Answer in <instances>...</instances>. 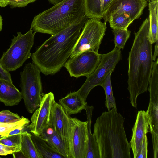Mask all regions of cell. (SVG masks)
Segmentation results:
<instances>
[{
  "instance_id": "cell-34",
  "label": "cell",
  "mask_w": 158,
  "mask_h": 158,
  "mask_svg": "<svg viewBox=\"0 0 158 158\" xmlns=\"http://www.w3.org/2000/svg\"><path fill=\"white\" fill-rule=\"evenodd\" d=\"M156 44L154 47V54H153V61H155L156 60V59L157 58L156 57L158 56V40L156 42Z\"/></svg>"
},
{
  "instance_id": "cell-18",
  "label": "cell",
  "mask_w": 158,
  "mask_h": 158,
  "mask_svg": "<svg viewBox=\"0 0 158 158\" xmlns=\"http://www.w3.org/2000/svg\"><path fill=\"white\" fill-rule=\"evenodd\" d=\"M59 103L70 115L80 113L88 105L77 91L69 93L60 99Z\"/></svg>"
},
{
  "instance_id": "cell-27",
  "label": "cell",
  "mask_w": 158,
  "mask_h": 158,
  "mask_svg": "<svg viewBox=\"0 0 158 158\" xmlns=\"http://www.w3.org/2000/svg\"><path fill=\"white\" fill-rule=\"evenodd\" d=\"M29 120L23 117L20 120L14 123H6L0 126V138L7 136L9 133L15 129L23 125H28Z\"/></svg>"
},
{
  "instance_id": "cell-24",
  "label": "cell",
  "mask_w": 158,
  "mask_h": 158,
  "mask_svg": "<svg viewBox=\"0 0 158 158\" xmlns=\"http://www.w3.org/2000/svg\"><path fill=\"white\" fill-rule=\"evenodd\" d=\"M111 73H110L106 77L102 86L106 95L105 106L108 110L112 108L117 110L115 99L113 93L111 79Z\"/></svg>"
},
{
  "instance_id": "cell-25",
  "label": "cell",
  "mask_w": 158,
  "mask_h": 158,
  "mask_svg": "<svg viewBox=\"0 0 158 158\" xmlns=\"http://www.w3.org/2000/svg\"><path fill=\"white\" fill-rule=\"evenodd\" d=\"M108 21L112 29L124 30L127 29L133 22L128 15L123 14L114 15L110 18Z\"/></svg>"
},
{
  "instance_id": "cell-29",
  "label": "cell",
  "mask_w": 158,
  "mask_h": 158,
  "mask_svg": "<svg viewBox=\"0 0 158 158\" xmlns=\"http://www.w3.org/2000/svg\"><path fill=\"white\" fill-rule=\"evenodd\" d=\"M21 118L17 114L8 110L0 111V122L4 123H14L20 120Z\"/></svg>"
},
{
  "instance_id": "cell-14",
  "label": "cell",
  "mask_w": 158,
  "mask_h": 158,
  "mask_svg": "<svg viewBox=\"0 0 158 158\" xmlns=\"http://www.w3.org/2000/svg\"><path fill=\"white\" fill-rule=\"evenodd\" d=\"M50 123L56 132L69 143L71 130V117L59 103H54L52 110Z\"/></svg>"
},
{
  "instance_id": "cell-28",
  "label": "cell",
  "mask_w": 158,
  "mask_h": 158,
  "mask_svg": "<svg viewBox=\"0 0 158 158\" xmlns=\"http://www.w3.org/2000/svg\"><path fill=\"white\" fill-rule=\"evenodd\" d=\"M21 134L8 135L0 138V143L9 146L20 147Z\"/></svg>"
},
{
  "instance_id": "cell-12",
  "label": "cell",
  "mask_w": 158,
  "mask_h": 158,
  "mask_svg": "<svg viewBox=\"0 0 158 158\" xmlns=\"http://www.w3.org/2000/svg\"><path fill=\"white\" fill-rule=\"evenodd\" d=\"M55 102L52 92L44 94L39 107L31 118V123L26 128L31 133L40 135L50 123L52 110Z\"/></svg>"
},
{
  "instance_id": "cell-10",
  "label": "cell",
  "mask_w": 158,
  "mask_h": 158,
  "mask_svg": "<svg viewBox=\"0 0 158 158\" xmlns=\"http://www.w3.org/2000/svg\"><path fill=\"white\" fill-rule=\"evenodd\" d=\"M148 89L150 100L146 111L149 117V131L152 135L154 158L158 157V76L152 74Z\"/></svg>"
},
{
  "instance_id": "cell-6",
  "label": "cell",
  "mask_w": 158,
  "mask_h": 158,
  "mask_svg": "<svg viewBox=\"0 0 158 158\" xmlns=\"http://www.w3.org/2000/svg\"><path fill=\"white\" fill-rule=\"evenodd\" d=\"M38 67L33 63H29L20 73L21 93L26 108L33 113L39 107L44 94Z\"/></svg>"
},
{
  "instance_id": "cell-36",
  "label": "cell",
  "mask_w": 158,
  "mask_h": 158,
  "mask_svg": "<svg viewBox=\"0 0 158 158\" xmlns=\"http://www.w3.org/2000/svg\"><path fill=\"white\" fill-rule=\"evenodd\" d=\"M14 158H25L22 152L20 150L12 154Z\"/></svg>"
},
{
  "instance_id": "cell-3",
  "label": "cell",
  "mask_w": 158,
  "mask_h": 158,
  "mask_svg": "<svg viewBox=\"0 0 158 158\" xmlns=\"http://www.w3.org/2000/svg\"><path fill=\"white\" fill-rule=\"evenodd\" d=\"M125 118L114 108L103 112L96 120L93 134L100 158H130L131 144L125 131Z\"/></svg>"
},
{
  "instance_id": "cell-41",
  "label": "cell",
  "mask_w": 158,
  "mask_h": 158,
  "mask_svg": "<svg viewBox=\"0 0 158 158\" xmlns=\"http://www.w3.org/2000/svg\"><path fill=\"white\" fill-rule=\"evenodd\" d=\"M151 2H154V1H158V0H150Z\"/></svg>"
},
{
  "instance_id": "cell-21",
  "label": "cell",
  "mask_w": 158,
  "mask_h": 158,
  "mask_svg": "<svg viewBox=\"0 0 158 158\" xmlns=\"http://www.w3.org/2000/svg\"><path fill=\"white\" fill-rule=\"evenodd\" d=\"M149 28V39L152 44L158 40V1L148 3Z\"/></svg>"
},
{
  "instance_id": "cell-13",
  "label": "cell",
  "mask_w": 158,
  "mask_h": 158,
  "mask_svg": "<svg viewBox=\"0 0 158 158\" xmlns=\"http://www.w3.org/2000/svg\"><path fill=\"white\" fill-rule=\"evenodd\" d=\"M145 0H113L103 15L106 24L113 16L121 14L128 15L133 21L139 18L147 6Z\"/></svg>"
},
{
  "instance_id": "cell-8",
  "label": "cell",
  "mask_w": 158,
  "mask_h": 158,
  "mask_svg": "<svg viewBox=\"0 0 158 158\" xmlns=\"http://www.w3.org/2000/svg\"><path fill=\"white\" fill-rule=\"evenodd\" d=\"M88 19L77 39L70 58L86 51L98 52L107 28L106 24L99 19Z\"/></svg>"
},
{
  "instance_id": "cell-2",
  "label": "cell",
  "mask_w": 158,
  "mask_h": 158,
  "mask_svg": "<svg viewBox=\"0 0 158 158\" xmlns=\"http://www.w3.org/2000/svg\"><path fill=\"white\" fill-rule=\"evenodd\" d=\"M149 17L144 20L135 38L128 58L127 89L132 106L137 108L138 96L147 91L153 64L152 44L149 39Z\"/></svg>"
},
{
  "instance_id": "cell-31",
  "label": "cell",
  "mask_w": 158,
  "mask_h": 158,
  "mask_svg": "<svg viewBox=\"0 0 158 158\" xmlns=\"http://www.w3.org/2000/svg\"><path fill=\"white\" fill-rule=\"evenodd\" d=\"M20 150L19 146H9L0 143V155L6 156Z\"/></svg>"
},
{
  "instance_id": "cell-11",
  "label": "cell",
  "mask_w": 158,
  "mask_h": 158,
  "mask_svg": "<svg viewBox=\"0 0 158 158\" xmlns=\"http://www.w3.org/2000/svg\"><path fill=\"white\" fill-rule=\"evenodd\" d=\"M88 142L87 121L71 118L69 142L70 158H85Z\"/></svg>"
},
{
  "instance_id": "cell-5",
  "label": "cell",
  "mask_w": 158,
  "mask_h": 158,
  "mask_svg": "<svg viewBox=\"0 0 158 158\" xmlns=\"http://www.w3.org/2000/svg\"><path fill=\"white\" fill-rule=\"evenodd\" d=\"M35 33L31 28L24 34L17 32V35L12 39L10 47L0 59V64L9 72L22 66L31 56Z\"/></svg>"
},
{
  "instance_id": "cell-22",
  "label": "cell",
  "mask_w": 158,
  "mask_h": 158,
  "mask_svg": "<svg viewBox=\"0 0 158 158\" xmlns=\"http://www.w3.org/2000/svg\"><path fill=\"white\" fill-rule=\"evenodd\" d=\"M20 150L25 158H42L32 140L31 133L26 131L21 134Z\"/></svg>"
},
{
  "instance_id": "cell-40",
  "label": "cell",
  "mask_w": 158,
  "mask_h": 158,
  "mask_svg": "<svg viewBox=\"0 0 158 158\" xmlns=\"http://www.w3.org/2000/svg\"><path fill=\"white\" fill-rule=\"evenodd\" d=\"M5 123H1V122H0V126L3 125L5 124Z\"/></svg>"
},
{
  "instance_id": "cell-7",
  "label": "cell",
  "mask_w": 158,
  "mask_h": 158,
  "mask_svg": "<svg viewBox=\"0 0 158 158\" xmlns=\"http://www.w3.org/2000/svg\"><path fill=\"white\" fill-rule=\"evenodd\" d=\"M121 58V49L116 47L110 52L102 54L100 61L94 71L89 76L77 91L83 99L86 101L91 90L97 86H102L105 78L114 70Z\"/></svg>"
},
{
  "instance_id": "cell-37",
  "label": "cell",
  "mask_w": 158,
  "mask_h": 158,
  "mask_svg": "<svg viewBox=\"0 0 158 158\" xmlns=\"http://www.w3.org/2000/svg\"><path fill=\"white\" fill-rule=\"evenodd\" d=\"M8 5V0H0V7H4Z\"/></svg>"
},
{
  "instance_id": "cell-15",
  "label": "cell",
  "mask_w": 158,
  "mask_h": 158,
  "mask_svg": "<svg viewBox=\"0 0 158 158\" xmlns=\"http://www.w3.org/2000/svg\"><path fill=\"white\" fill-rule=\"evenodd\" d=\"M149 117L146 111H139L132 129V136L130 142L133 155L136 158L144 136L149 132Z\"/></svg>"
},
{
  "instance_id": "cell-19",
  "label": "cell",
  "mask_w": 158,
  "mask_h": 158,
  "mask_svg": "<svg viewBox=\"0 0 158 158\" xmlns=\"http://www.w3.org/2000/svg\"><path fill=\"white\" fill-rule=\"evenodd\" d=\"M94 107L87 105L85 110L87 121L88 142L85 158H100L98 147L94 137L91 132L92 114Z\"/></svg>"
},
{
  "instance_id": "cell-32",
  "label": "cell",
  "mask_w": 158,
  "mask_h": 158,
  "mask_svg": "<svg viewBox=\"0 0 158 158\" xmlns=\"http://www.w3.org/2000/svg\"><path fill=\"white\" fill-rule=\"evenodd\" d=\"M36 0H8V5L12 8L24 7Z\"/></svg>"
},
{
  "instance_id": "cell-23",
  "label": "cell",
  "mask_w": 158,
  "mask_h": 158,
  "mask_svg": "<svg viewBox=\"0 0 158 158\" xmlns=\"http://www.w3.org/2000/svg\"><path fill=\"white\" fill-rule=\"evenodd\" d=\"M104 0H84L85 15L88 19H102Z\"/></svg>"
},
{
  "instance_id": "cell-39",
  "label": "cell",
  "mask_w": 158,
  "mask_h": 158,
  "mask_svg": "<svg viewBox=\"0 0 158 158\" xmlns=\"http://www.w3.org/2000/svg\"><path fill=\"white\" fill-rule=\"evenodd\" d=\"M3 20L2 17L0 15V32L2 28Z\"/></svg>"
},
{
  "instance_id": "cell-16",
  "label": "cell",
  "mask_w": 158,
  "mask_h": 158,
  "mask_svg": "<svg viewBox=\"0 0 158 158\" xmlns=\"http://www.w3.org/2000/svg\"><path fill=\"white\" fill-rule=\"evenodd\" d=\"M64 158H70L68 142L59 135L49 123L40 135Z\"/></svg>"
},
{
  "instance_id": "cell-20",
  "label": "cell",
  "mask_w": 158,
  "mask_h": 158,
  "mask_svg": "<svg viewBox=\"0 0 158 158\" xmlns=\"http://www.w3.org/2000/svg\"><path fill=\"white\" fill-rule=\"evenodd\" d=\"M31 134L32 140L42 158H64L40 135H37L31 133Z\"/></svg>"
},
{
  "instance_id": "cell-26",
  "label": "cell",
  "mask_w": 158,
  "mask_h": 158,
  "mask_svg": "<svg viewBox=\"0 0 158 158\" xmlns=\"http://www.w3.org/2000/svg\"><path fill=\"white\" fill-rule=\"evenodd\" d=\"M115 47L120 49L124 48L125 44L129 39L131 31L128 29H113Z\"/></svg>"
},
{
  "instance_id": "cell-1",
  "label": "cell",
  "mask_w": 158,
  "mask_h": 158,
  "mask_svg": "<svg viewBox=\"0 0 158 158\" xmlns=\"http://www.w3.org/2000/svg\"><path fill=\"white\" fill-rule=\"evenodd\" d=\"M88 19L85 15L64 30L51 35L31 54L33 63L40 72L46 76L54 75L64 66Z\"/></svg>"
},
{
  "instance_id": "cell-17",
  "label": "cell",
  "mask_w": 158,
  "mask_h": 158,
  "mask_svg": "<svg viewBox=\"0 0 158 158\" xmlns=\"http://www.w3.org/2000/svg\"><path fill=\"white\" fill-rule=\"evenodd\" d=\"M22 98L21 92L13 82L0 79V102L6 106H12L18 104Z\"/></svg>"
},
{
  "instance_id": "cell-30",
  "label": "cell",
  "mask_w": 158,
  "mask_h": 158,
  "mask_svg": "<svg viewBox=\"0 0 158 158\" xmlns=\"http://www.w3.org/2000/svg\"><path fill=\"white\" fill-rule=\"evenodd\" d=\"M148 141L147 135H145L144 136L136 158H147L148 157Z\"/></svg>"
},
{
  "instance_id": "cell-35",
  "label": "cell",
  "mask_w": 158,
  "mask_h": 158,
  "mask_svg": "<svg viewBox=\"0 0 158 158\" xmlns=\"http://www.w3.org/2000/svg\"><path fill=\"white\" fill-rule=\"evenodd\" d=\"M113 0H104L103 15L106 11L109 5Z\"/></svg>"
},
{
  "instance_id": "cell-38",
  "label": "cell",
  "mask_w": 158,
  "mask_h": 158,
  "mask_svg": "<svg viewBox=\"0 0 158 158\" xmlns=\"http://www.w3.org/2000/svg\"><path fill=\"white\" fill-rule=\"evenodd\" d=\"M50 2L54 5H55L63 0H48Z\"/></svg>"
},
{
  "instance_id": "cell-4",
  "label": "cell",
  "mask_w": 158,
  "mask_h": 158,
  "mask_svg": "<svg viewBox=\"0 0 158 158\" xmlns=\"http://www.w3.org/2000/svg\"><path fill=\"white\" fill-rule=\"evenodd\" d=\"M85 15L84 0H63L35 16L31 28L36 33L52 35Z\"/></svg>"
},
{
  "instance_id": "cell-33",
  "label": "cell",
  "mask_w": 158,
  "mask_h": 158,
  "mask_svg": "<svg viewBox=\"0 0 158 158\" xmlns=\"http://www.w3.org/2000/svg\"><path fill=\"white\" fill-rule=\"evenodd\" d=\"M0 79H4L13 82L11 75L8 71L0 64Z\"/></svg>"
},
{
  "instance_id": "cell-42",
  "label": "cell",
  "mask_w": 158,
  "mask_h": 158,
  "mask_svg": "<svg viewBox=\"0 0 158 158\" xmlns=\"http://www.w3.org/2000/svg\"><path fill=\"white\" fill-rule=\"evenodd\" d=\"M145 0L147 2H151L150 0Z\"/></svg>"
},
{
  "instance_id": "cell-9",
  "label": "cell",
  "mask_w": 158,
  "mask_h": 158,
  "mask_svg": "<svg viewBox=\"0 0 158 158\" xmlns=\"http://www.w3.org/2000/svg\"><path fill=\"white\" fill-rule=\"evenodd\" d=\"M102 54L92 51L81 52L70 58L64 66L70 76L77 78L90 75L99 64Z\"/></svg>"
}]
</instances>
